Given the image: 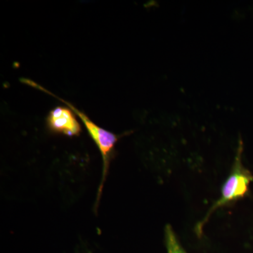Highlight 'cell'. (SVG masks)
I'll list each match as a JSON object with an SVG mask.
<instances>
[{"instance_id": "cell-1", "label": "cell", "mask_w": 253, "mask_h": 253, "mask_svg": "<svg viewBox=\"0 0 253 253\" xmlns=\"http://www.w3.org/2000/svg\"><path fill=\"white\" fill-rule=\"evenodd\" d=\"M243 141L240 139L232 170L223 184L220 198L213 204L204 219L196 226V232L199 237L202 236L205 224L209 220L213 213L230 203L242 199L249 192L250 184L253 180V175L249 169L243 166Z\"/></svg>"}, {"instance_id": "cell-2", "label": "cell", "mask_w": 253, "mask_h": 253, "mask_svg": "<svg viewBox=\"0 0 253 253\" xmlns=\"http://www.w3.org/2000/svg\"><path fill=\"white\" fill-rule=\"evenodd\" d=\"M21 82L32 86V87L36 88V89H39V90L44 91L46 94L51 95L53 97L56 98V99L62 101L68 107L72 110L73 112L77 115L80 119L81 120L82 122L84 124L91 139H93L95 144L97 146L98 149H99L100 153H101V156H102L103 163H104V165H103L102 180L101 181V184H100L99 188V193H98L97 201H99L105 179H106L108 170H109L111 155H112L115 146H116V144L117 143L118 139H119V136L113 134L111 131L106 130L104 128L97 126L96 123L93 122L90 118L86 116L85 113L80 111L76 106H73L72 104L66 101V100L59 98V96L53 94L52 92L47 90L45 88L43 87L42 86L40 85L39 84H37L36 82L27 79V78H21Z\"/></svg>"}, {"instance_id": "cell-3", "label": "cell", "mask_w": 253, "mask_h": 253, "mask_svg": "<svg viewBox=\"0 0 253 253\" xmlns=\"http://www.w3.org/2000/svg\"><path fill=\"white\" fill-rule=\"evenodd\" d=\"M49 130L68 136H78L81 132V126L69 107L58 106L51 110L46 118Z\"/></svg>"}, {"instance_id": "cell-4", "label": "cell", "mask_w": 253, "mask_h": 253, "mask_svg": "<svg viewBox=\"0 0 253 253\" xmlns=\"http://www.w3.org/2000/svg\"><path fill=\"white\" fill-rule=\"evenodd\" d=\"M165 239L168 253H187L179 243L172 226L168 224L165 229Z\"/></svg>"}]
</instances>
